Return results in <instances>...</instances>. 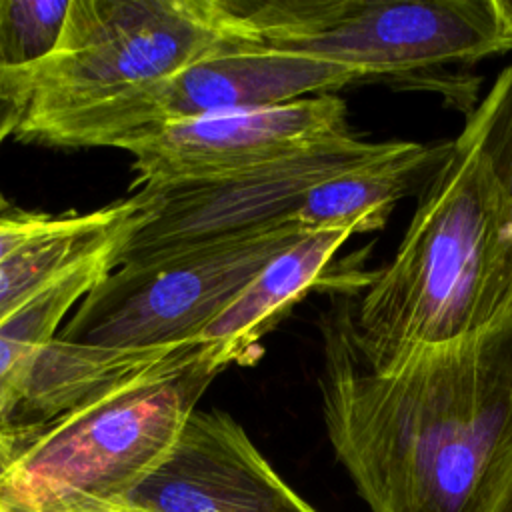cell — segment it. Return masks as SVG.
<instances>
[{
  "instance_id": "6da1fadb",
  "label": "cell",
  "mask_w": 512,
  "mask_h": 512,
  "mask_svg": "<svg viewBox=\"0 0 512 512\" xmlns=\"http://www.w3.org/2000/svg\"><path fill=\"white\" fill-rule=\"evenodd\" d=\"M324 340L326 434L370 512H480L512 438V306L384 368L338 320Z\"/></svg>"
},
{
  "instance_id": "7a4b0ae2",
  "label": "cell",
  "mask_w": 512,
  "mask_h": 512,
  "mask_svg": "<svg viewBox=\"0 0 512 512\" xmlns=\"http://www.w3.org/2000/svg\"><path fill=\"white\" fill-rule=\"evenodd\" d=\"M504 208L490 170L458 136L420 192L394 256L366 282L340 328L356 356L384 368L498 318Z\"/></svg>"
},
{
  "instance_id": "3957f363",
  "label": "cell",
  "mask_w": 512,
  "mask_h": 512,
  "mask_svg": "<svg viewBox=\"0 0 512 512\" xmlns=\"http://www.w3.org/2000/svg\"><path fill=\"white\" fill-rule=\"evenodd\" d=\"M222 372L190 340L62 414L22 446L0 480V512H108L172 448Z\"/></svg>"
},
{
  "instance_id": "277c9868",
  "label": "cell",
  "mask_w": 512,
  "mask_h": 512,
  "mask_svg": "<svg viewBox=\"0 0 512 512\" xmlns=\"http://www.w3.org/2000/svg\"><path fill=\"white\" fill-rule=\"evenodd\" d=\"M256 42L402 80L512 50V0H228Z\"/></svg>"
},
{
  "instance_id": "5b68a950",
  "label": "cell",
  "mask_w": 512,
  "mask_h": 512,
  "mask_svg": "<svg viewBox=\"0 0 512 512\" xmlns=\"http://www.w3.org/2000/svg\"><path fill=\"white\" fill-rule=\"evenodd\" d=\"M244 32L228 0H70L54 52L20 68L22 122L158 82Z\"/></svg>"
},
{
  "instance_id": "8992f818",
  "label": "cell",
  "mask_w": 512,
  "mask_h": 512,
  "mask_svg": "<svg viewBox=\"0 0 512 512\" xmlns=\"http://www.w3.org/2000/svg\"><path fill=\"white\" fill-rule=\"evenodd\" d=\"M306 228L280 224L110 270L56 338L100 350H152L198 340L256 274Z\"/></svg>"
},
{
  "instance_id": "52a82bcc",
  "label": "cell",
  "mask_w": 512,
  "mask_h": 512,
  "mask_svg": "<svg viewBox=\"0 0 512 512\" xmlns=\"http://www.w3.org/2000/svg\"><path fill=\"white\" fill-rule=\"evenodd\" d=\"M360 80L366 76L358 70L264 46L246 28L158 82L72 112L22 122L14 136L50 146L116 148L120 140L160 124L332 94Z\"/></svg>"
},
{
  "instance_id": "ba28073f",
  "label": "cell",
  "mask_w": 512,
  "mask_h": 512,
  "mask_svg": "<svg viewBox=\"0 0 512 512\" xmlns=\"http://www.w3.org/2000/svg\"><path fill=\"white\" fill-rule=\"evenodd\" d=\"M398 144L370 142L346 130L252 170L142 186L148 208L116 248L114 268L294 222L312 188L388 156Z\"/></svg>"
},
{
  "instance_id": "9c48e42d",
  "label": "cell",
  "mask_w": 512,
  "mask_h": 512,
  "mask_svg": "<svg viewBox=\"0 0 512 512\" xmlns=\"http://www.w3.org/2000/svg\"><path fill=\"white\" fill-rule=\"evenodd\" d=\"M346 130V102L316 94L160 124L116 148L132 154L140 186H168L252 170Z\"/></svg>"
},
{
  "instance_id": "30bf717a",
  "label": "cell",
  "mask_w": 512,
  "mask_h": 512,
  "mask_svg": "<svg viewBox=\"0 0 512 512\" xmlns=\"http://www.w3.org/2000/svg\"><path fill=\"white\" fill-rule=\"evenodd\" d=\"M116 512H318L222 410H194ZM110 512V510H108Z\"/></svg>"
},
{
  "instance_id": "8fae6325",
  "label": "cell",
  "mask_w": 512,
  "mask_h": 512,
  "mask_svg": "<svg viewBox=\"0 0 512 512\" xmlns=\"http://www.w3.org/2000/svg\"><path fill=\"white\" fill-rule=\"evenodd\" d=\"M350 236L346 228H306L278 252L200 334L210 344L214 364L224 370L230 364L254 362L260 340L320 282Z\"/></svg>"
},
{
  "instance_id": "7c38bea8",
  "label": "cell",
  "mask_w": 512,
  "mask_h": 512,
  "mask_svg": "<svg viewBox=\"0 0 512 512\" xmlns=\"http://www.w3.org/2000/svg\"><path fill=\"white\" fill-rule=\"evenodd\" d=\"M450 144L400 140L388 156L312 188L294 222L304 228H346L352 234L380 230L398 200L428 184Z\"/></svg>"
},
{
  "instance_id": "4fadbf2b",
  "label": "cell",
  "mask_w": 512,
  "mask_h": 512,
  "mask_svg": "<svg viewBox=\"0 0 512 512\" xmlns=\"http://www.w3.org/2000/svg\"><path fill=\"white\" fill-rule=\"evenodd\" d=\"M148 194L140 192L82 214L68 230L40 238L0 262V322L84 260L116 248L144 216Z\"/></svg>"
},
{
  "instance_id": "5bb4252c",
  "label": "cell",
  "mask_w": 512,
  "mask_h": 512,
  "mask_svg": "<svg viewBox=\"0 0 512 512\" xmlns=\"http://www.w3.org/2000/svg\"><path fill=\"white\" fill-rule=\"evenodd\" d=\"M116 248L84 260L0 322V420L42 348L56 338L78 302L114 270Z\"/></svg>"
},
{
  "instance_id": "9a60e30c",
  "label": "cell",
  "mask_w": 512,
  "mask_h": 512,
  "mask_svg": "<svg viewBox=\"0 0 512 512\" xmlns=\"http://www.w3.org/2000/svg\"><path fill=\"white\" fill-rule=\"evenodd\" d=\"M460 136L474 146L500 190L504 236L498 270L500 312L512 306V62L496 76L492 88L468 114Z\"/></svg>"
},
{
  "instance_id": "2e32d148",
  "label": "cell",
  "mask_w": 512,
  "mask_h": 512,
  "mask_svg": "<svg viewBox=\"0 0 512 512\" xmlns=\"http://www.w3.org/2000/svg\"><path fill=\"white\" fill-rule=\"evenodd\" d=\"M70 0H0V66L28 68L60 42Z\"/></svg>"
},
{
  "instance_id": "e0dca14e",
  "label": "cell",
  "mask_w": 512,
  "mask_h": 512,
  "mask_svg": "<svg viewBox=\"0 0 512 512\" xmlns=\"http://www.w3.org/2000/svg\"><path fill=\"white\" fill-rule=\"evenodd\" d=\"M82 214L50 216L14 206L10 200L0 208V262L22 250L24 246L68 230L80 222Z\"/></svg>"
},
{
  "instance_id": "ac0fdd59",
  "label": "cell",
  "mask_w": 512,
  "mask_h": 512,
  "mask_svg": "<svg viewBox=\"0 0 512 512\" xmlns=\"http://www.w3.org/2000/svg\"><path fill=\"white\" fill-rule=\"evenodd\" d=\"M26 106H28V92L24 86L22 70L0 66V146L20 126ZM6 202L8 200L0 194V208Z\"/></svg>"
},
{
  "instance_id": "d6986e66",
  "label": "cell",
  "mask_w": 512,
  "mask_h": 512,
  "mask_svg": "<svg viewBox=\"0 0 512 512\" xmlns=\"http://www.w3.org/2000/svg\"><path fill=\"white\" fill-rule=\"evenodd\" d=\"M480 512H512V438L496 464Z\"/></svg>"
},
{
  "instance_id": "ffe728a7",
  "label": "cell",
  "mask_w": 512,
  "mask_h": 512,
  "mask_svg": "<svg viewBox=\"0 0 512 512\" xmlns=\"http://www.w3.org/2000/svg\"><path fill=\"white\" fill-rule=\"evenodd\" d=\"M20 450H22V446L12 436H8L4 430H0V480L12 466V462L16 460Z\"/></svg>"
},
{
  "instance_id": "44dd1931",
  "label": "cell",
  "mask_w": 512,
  "mask_h": 512,
  "mask_svg": "<svg viewBox=\"0 0 512 512\" xmlns=\"http://www.w3.org/2000/svg\"><path fill=\"white\" fill-rule=\"evenodd\" d=\"M110 512H116V510H110Z\"/></svg>"
}]
</instances>
